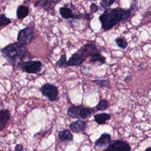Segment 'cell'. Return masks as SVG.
Wrapping results in <instances>:
<instances>
[{"label": "cell", "instance_id": "cell-1", "mask_svg": "<svg viewBox=\"0 0 151 151\" xmlns=\"http://www.w3.org/2000/svg\"><path fill=\"white\" fill-rule=\"evenodd\" d=\"M133 11V8L132 6L128 9L119 7L106 8L99 17L101 28L104 31H108L120 22L126 21L131 17Z\"/></svg>", "mask_w": 151, "mask_h": 151}, {"label": "cell", "instance_id": "cell-2", "mask_svg": "<svg viewBox=\"0 0 151 151\" xmlns=\"http://www.w3.org/2000/svg\"><path fill=\"white\" fill-rule=\"evenodd\" d=\"M0 52L8 63L15 66L19 63L24 61L27 58H32L25 45L19 42L10 44L1 49Z\"/></svg>", "mask_w": 151, "mask_h": 151}, {"label": "cell", "instance_id": "cell-3", "mask_svg": "<svg viewBox=\"0 0 151 151\" xmlns=\"http://www.w3.org/2000/svg\"><path fill=\"white\" fill-rule=\"evenodd\" d=\"M94 111L93 108L83 106H71L67 110V115L71 118L87 119Z\"/></svg>", "mask_w": 151, "mask_h": 151}, {"label": "cell", "instance_id": "cell-4", "mask_svg": "<svg viewBox=\"0 0 151 151\" xmlns=\"http://www.w3.org/2000/svg\"><path fill=\"white\" fill-rule=\"evenodd\" d=\"M16 67L18 69L28 73L38 74L41 71L43 64L39 60H28L19 63Z\"/></svg>", "mask_w": 151, "mask_h": 151}, {"label": "cell", "instance_id": "cell-5", "mask_svg": "<svg viewBox=\"0 0 151 151\" xmlns=\"http://www.w3.org/2000/svg\"><path fill=\"white\" fill-rule=\"evenodd\" d=\"M41 94L46 97L49 101H54L58 99V88L50 83H45L43 84L40 88Z\"/></svg>", "mask_w": 151, "mask_h": 151}, {"label": "cell", "instance_id": "cell-6", "mask_svg": "<svg viewBox=\"0 0 151 151\" xmlns=\"http://www.w3.org/2000/svg\"><path fill=\"white\" fill-rule=\"evenodd\" d=\"M60 14L62 18L65 19L73 18V19H86L88 21H90L93 18V15L91 14L87 13H80L76 14L73 13L72 10L68 7H61L59 9Z\"/></svg>", "mask_w": 151, "mask_h": 151}, {"label": "cell", "instance_id": "cell-7", "mask_svg": "<svg viewBox=\"0 0 151 151\" xmlns=\"http://www.w3.org/2000/svg\"><path fill=\"white\" fill-rule=\"evenodd\" d=\"M34 32L31 27H27L21 29L17 35V42L22 45L30 43L34 39Z\"/></svg>", "mask_w": 151, "mask_h": 151}, {"label": "cell", "instance_id": "cell-8", "mask_svg": "<svg viewBox=\"0 0 151 151\" xmlns=\"http://www.w3.org/2000/svg\"><path fill=\"white\" fill-rule=\"evenodd\" d=\"M131 147L130 145L125 141L121 140H114L111 141L108 145L105 150H116V151H130Z\"/></svg>", "mask_w": 151, "mask_h": 151}, {"label": "cell", "instance_id": "cell-9", "mask_svg": "<svg viewBox=\"0 0 151 151\" xmlns=\"http://www.w3.org/2000/svg\"><path fill=\"white\" fill-rule=\"evenodd\" d=\"M84 55L80 48L71 55L68 60V66H79L84 62Z\"/></svg>", "mask_w": 151, "mask_h": 151}, {"label": "cell", "instance_id": "cell-10", "mask_svg": "<svg viewBox=\"0 0 151 151\" xmlns=\"http://www.w3.org/2000/svg\"><path fill=\"white\" fill-rule=\"evenodd\" d=\"M84 57H90L93 54L99 52L94 42L87 43L81 48Z\"/></svg>", "mask_w": 151, "mask_h": 151}, {"label": "cell", "instance_id": "cell-11", "mask_svg": "<svg viewBox=\"0 0 151 151\" xmlns=\"http://www.w3.org/2000/svg\"><path fill=\"white\" fill-rule=\"evenodd\" d=\"M87 126V124L86 122L81 119H78L76 121L73 122L70 124V129L76 133L81 132L84 131Z\"/></svg>", "mask_w": 151, "mask_h": 151}, {"label": "cell", "instance_id": "cell-12", "mask_svg": "<svg viewBox=\"0 0 151 151\" xmlns=\"http://www.w3.org/2000/svg\"><path fill=\"white\" fill-rule=\"evenodd\" d=\"M111 141V136L107 133H104L101 134L100 137L95 142V145L99 147H104L108 146Z\"/></svg>", "mask_w": 151, "mask_h": 151}, {"label": "cell", "instance_id": "cell-13", "mask_svg": "<svg viewBox=\"0 0 151 151\" xmlns=\"http://www.w3.org/2000/svg\"><path fill=\"white\" fill-rule=\"evenodd\" d=\"M90 63L96 66H101L106 63V58L103 56L100 52H97L90 57Z\"/></svg>", "mask_w": 151, "mask_h": 151}, {"label": "cell", "instance_id": "cell-14", "mask_svg": "<svg viewBox=\"0 0 151 151\" xmlns=\"http://www.w3.org/2000/svg\"><path fill=\"white\" fill-rule=\"evenodd\" d=\"M11 117V113L8 109L0 110V131L4 129Z\"/></svg>", "mask_w": 151, "mask_h": 151}, {"label": "cell", "instance_id": "cell-15", "mask_svg": "<svg viewBox=\"0 0 151 151\" xmlns=\"http://www.w3.org/2000/svg\"><path fill=\"white\" fill-rule=\"evenodd\" d=\"M57 0H44L36 2L34 4L35 6H40L46 10H49L50 8H53L55 4L58 3Z\"/></svg>", "mask_w": 151, "mask_h": 151}, {"label": "cell", "instance_id": "cell-16", "mask_svg": "<svg viewBox=\"0 0 151 151\" xmlns=\"http://www.w3.org/2000/svg\"><path fill=\"white\" fill-rule=\"evenodd\" d=\"M111 118V115L107 113H101L96 114L94 116V120L99 124H103L109 120Z\"/></svg>", "mask_w": 151, "mask_h": 151}, {"label": "cell", "instance_id": "cell-17", "mask_svg": "<svg viewBox=\"0 0 151 151\" xmlns=\"http://www.w3.org/2000/svg\"><path fill=\"white\" fill-rule=\"evenodd\" d=\"M58 138L61 141H73V136L68 129H64L58 132Z\"/></svg>", "mask_w": 151, "mask_h": 151}, {"label": "cell", "instance_id": "cell-18", "mask_svg": "<svg viewBox=\"0 0 151 151\" xmlns=\"http://www.w3.org/2000/svg\"><path fill=\"white\" fill-rule=\"evenodd\" d=\"M29 14V8L24 5L18 6L17 10V17L18 19H23Z\"/></svg>", "mask_w": 151, "mask_h": 151}, {"label": "cell", "instance_id": "cell-19", "mask_svg": "<svg viewBox=\"0 0 151 151\" xmlns=\"http://www.w3.org/2000/svg\"><path fill=\"white\" fill-rule=\"evenodd\" d=\"M91 81L101 87H104L107 88H111V83L109 80H105V79H96V80H93Z\"/></svg>", "mask_w": 151, "mask_h": 151}, {"label": "cell", "instance_id": "cell-20", "mask_svg": "<svg viewBox=\"0 0 151 151\" xmlns=\"http://www.w3.org/2000/svg\"><path fill=\"white\" fill-rule=\"evenodd\" d=\"M116 44L121 49L124 50L127 47L128 43L124 37H117L114 40Z\"/></svg>", "mask_w": 151, "mask_h": 151}, {"label": "cell", "instance_id": "cell-21", "mask_svg": "<svg viewBox=\"0 0 151 151\" xmlns=\"http://www.w3.org/2000/svg\"><path fill=\"white\" fill-rule=\"evenodd\" d=\"M55 64L57 66L60 67H66L68 66V61L67 60L66 54L65 53L62 54L60 56L59 60L55 63Z\"/></svg>", "mask_w": 151, "mask_h": 151}, {"label": "cell", "instance_id": "cell-22", "mask_svg": "<svg viewBox=\"0 0 151 151\" xmlns=\"http://www.w3.org/2000/svg\"><path fill=\"white\" fill-rule=\"evenodd\" d=\"M96 107L97 111H104L109 107V103L106 100L101 99L99 101Z\"/></svg>", "mask_w": 151, "mask_h": 151}, {"label": "cell", "instance_id": "cell-23", "mask_svg": "<svg viewBox=\"0 0 151 151\" xmlns=\"http://www.w3.org/2000/svg\"><path fill=\"white\" fill-rule=\"evenodd\" d=\"M11 22V21L9 18H7L5 14H1L0 15V27L7 25Z\"/></svg>", "mask_w": 151, "mask_h": 151}, {"label": "cell", "instance_id": "cell-24", "mask_svg": "<svg viewBox=\"0 0 151 151\" xmlns=\"http://www.w3.org/2000/svg\"><path fill=\"white\" fill-rule=\"evenodd\" d=\"M115 1L116 0H101L100 5L102 7L106 8L110 6L115 2Z\"/></svg>", "mask_w": 151, "mask_h": 151}, {"label": "cell", "instance_id": "cell-25", "mask_svg": "<svg viewBox=\"0 0 151 151\" xmlns=\"http://www.w3.org/2000/svg\"><path fill=\"white\" fill-rule=\"evenodd\" d=\"M90 9L91 14H93L96 12L98 11V6L94 4H91L90 5Z\"/></svg>", "mask_w": 151, "mask_h": 151}, {"label": "cell", "instance_id": "cell-26", "mask_svg": "<svg viewBox=\"0 0 151 151\" xmlns=\"http://www.w3.org/2000/svg\"><path fill=\"white\" fill-rule=\"evenodd\" d=\"M23 150V146L21 145H17L14 148V150L15 151H22Z\"/></svg>", "mask_w": 151, "mask_h": 151}, {"label": "cell", "instance_id": "cell-27", "mask_svg": "<svg viewBox=\"0 0 151 151\" xmlns=\"http://www.w3.org/2000/svg\"><path fill=\"white\" fill-rule=\"evenodd\" d=\"M132 76H131L130 75H127V76H126V77L124 78V81L126 83H128V82H129V81H130L132 80Z\"/></svg>", "mask_w": 151, "mask_h": 151}, {"label": "cell", "instance_id": "cell-28", "mask_svg": "<svg viewBox=\"0 0 151 151\" xmlns=\"http://www.w3.org/2000/svg\"><path fill=\"white\" fill-rule=\"evenodd\" d=\"M144 67V65L143 64H140L138 66H137V70H142L143 69Z\"/></svg>", "mask_w": 151, "mask_h": 151}, {"label": "cell", "instance_id": "cell-29", "mask_svg": "<svg viewBox=\"0 0 151 151\" xmlns=\"http://www.w3.org/2000/svg\"><path fill=\"white\" fill-rule=\"evenodd\" d=\"M145 150L146 151H147V150H151V147H147V148H146V149H145Z\"/></svg>", "mask_w": 151, "mask_h": 151}]
</instances>
